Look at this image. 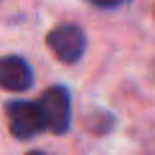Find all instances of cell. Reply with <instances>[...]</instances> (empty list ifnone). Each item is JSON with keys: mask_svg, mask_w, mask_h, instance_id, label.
Segmentation results:
<instances>
[{"mask_svg": "<svg viewBox=\"0 0 155 155\" xmlns=\"http://www.w3.org/2000/svg\"><path fill=\"white\" fill-rule=\"evenodd\" d=\"M5 114H7V128L15 138L27 140V138L39 136L44 128H48L44 109H41L39 102H24V99L7 102Z\"/></svg>", "mask_w": 155, "mask_h": 155, "instance_id": "cell-1", "label": "cell"}, {"mask_svg": "<svg viewBox=\"0 0 155 155\" xmlns=\"http://www.w3.org/2000/svg\"><path fill=\"white\" fill-rule=\"evenodd\" d=\"M46 44L51 53L63 63H75L85 53V31L78 24H58L48 31Z\"/></svg>", "mask_w": 155, "mask_h": 155, "instance_id": "cell-2", "label": "cell"}, {"mask_svg": "<svg viewBox=\"0 0 155 155\" xmlns=\"http://www.w3.org/2000/svg\"><path fill=\"white\" fill-rule=\"evenodd\" d=\"M39 104L46 116V126L53 133H65L70 126V92L63 85H53L44 90L39 97Z\"/></svg>", "mask_w": 155, "mask_h": 155, "instance_id": "cell-3", "label": "cell"}, {"mask_svg": "<svg viewBox=\"0 0 155 155\" xmlns=\"http://www.w3.org/2000/svg\"><path fill=\"white\" fill-rule=\"evenodd\" d=\"M31 68L22 56H5L0 61V85L7 92H24L31 87Z\"/></svg>", "mask_w": 155, "mask_h": 155, "instance_id": "cell-4", "label": "cell"}, {"mask_svg": "<svg viewBox=\"0 0 155 155\" xmlns=\"http://www.w3.org/2000/svg\"><path fill=\"white\" fill-rule=\"evenodd\" d=\"M90 5H94V7H104V10H114V7H121V5H126L128 0H87Z\"/></svg>", "mask_w": 155, "mask_h": 155, "instance_id": "cell-5", "label": "cell"}, {"mask_svg": "<svg viewBox=\"0 0 155 155\" xmlns=\"http://www.w3.org/2000/svg\"><path fill=\"white\" fill-rule=\"evenodd\" d=\"M27 155H46V153H41V150H29Z\"/></svg>", "mask_w": 155, "mask_h": 155, "instance_id": "cell-6", "label": "cell"}]
</instances>
